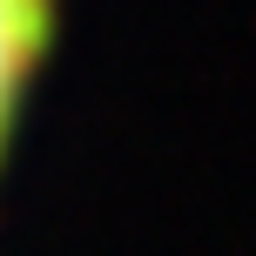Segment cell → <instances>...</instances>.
<instances>
[{
    "mask_svg": "<svg viewBox=\"0 0 256 256\" xmlns=\"http://www.w3.org/2000/svg\"><path fill=\"white\" fill-rule=\"evenodd\" d=\"M48 14H54V0H0V142L14 128V102L27 88V68L48 40Z\"/></svg>",
    "mask_w": 256,
    "mask_h": 256,
    "instance_id": "cell-1",
    "label": "cell"
}]
</instances>
